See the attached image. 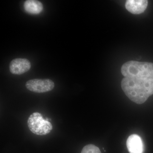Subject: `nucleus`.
Wrapping results in <instances>:
<instances>
[{
	"label": "nucleus",
	"mask_w": 153,
	"mask_h": 153,
	"mask_svg": "<svg viewBox=\"0 0 153 153\" xmlns=\"http://www.w3.org/2000/svg\"><path fill=\"white\" fill-rule=\"evenodd\" d=\"M121 88L128 97L138 104L144 103L153 94V79L146 80L124 77Z\"/></svg>",
	"instance_id": "f257e3e1"
},
{
	"label": "nucleus",
	"mask_w": 153,
	"mask_h": 153,
	"mask_svg": "<svg viewBox=\"0 0 153 153\" xmlns=\"http://www.w3.org/2000/svg\"><path fill=\"white\" fill-rule=\"evenodd\" d=\"M121 71L125 77L153 79V63L131 60L123 65Z\"/></svg>",
	"instance_id": "f03ea898"
},
{
	"label": "nucleus",
	"mask_w": 153,
	"mask_h": 153,
	"mask_svg": "<svg viewBox=\"0 0 153 153\" xmlns=\"http://www.w3.org/2000/svg\"><path fill=\"white\" fill-rule=\"evenodd\" d=\"M28 127L30 131L37 135H45L51 132L53 128L52 123L44 119L39 112L30 115L28 119Z\"/></svg>",
	"instance_id": "7ed1b4c3"
},
{
	"label": "nucleus",
	"mask_w": 153,
	"mask_h": 153,
	"mask_svg": "<svg viewBox=\"0 0 153 153\" xmlns=\"http://www.w3.org/2000/svg\"><path fill=\"white\" fill-rule=\"evenodd\" d=\"M26 87L28 90L35 93H45L52 91L55 87V83L49 79H35L27 81Z\"/></svg>",
	"instance_id": "20e7f679"
},
{
	"label": "nucleus",
	"mask_w": 153,
	"mask_h": 153,
	"mask_svg": "<svg viewBox=\"0 0 153 153\" xmlns=\"http://www.w3.org/2000/svg\"><path fill=\"white\" fill-rule=\"evenodd\" d=\"M31 67V63L27 59L18 58L11 61L9 68L12 74L20 75L29 71Z\"/></svg>",
	"instance_id": "39448f33"
},
{
	"label": "nucleus",
	"mask_w": 153,
	"mask_h": 153,
	"mask_svg": "<svg viewBox=\"0 0 153 153\" xmlns=\"http://www.w3.org/2000/svg\"><path fill=\"white\" fill-rule=\"evenodd\" d=\"M148 5L147 0H128L126 1L125 7L130 13L137 15L144 12Z\"/></svg>",
	"instance_id": "423d86ee"
},
{
	"label": "nucleus",
	"mask_w": 153,
	"mask_h": 153,
	"mask_svg": "<svg viewBox=\"0 0 153 153\" xmlns=\"http://www.w3.org/2000/svg\"><path fill=\"white\" fill-rule=\"evenodd\" d=\"M126 146L130 153H143V152L142 140L138 135L134 134L130 136L127 140Z\"/></svg>",
	"instance_id": "0eeeda50"
},
{
	"label": "nucleus",
	"mask_w": 153,
	"mask_h": 153,
	"mask_svg": "<svg viewBox=\"0 0 153 153\" xmlns=\"http://www.w3.org/2000/svg\"><path fill=\"white\" fill-rule=\"evenodd\" d=\"M24 9L29 14L36 15L43 11V4L37 0H27L24 3Z\"/></svg>",
	"instance_id": "6e6552de"
},
{
	"label": "nucleus",
	"mask_w": 153,
	"mask_h": 153,
	"mask_svg": "<svg viewBox=\"0 0 153 153\" xmlns=\"http://www.w3.org/2000/svg\"><path fill=\"white\" fill-rule=\"evenodd\" d=\"M81 153H101L97 146L93 144L86 145L82 149Z\"/></svg>",
	"instance_id": "1a4fd4ad"
}]
</instances>
